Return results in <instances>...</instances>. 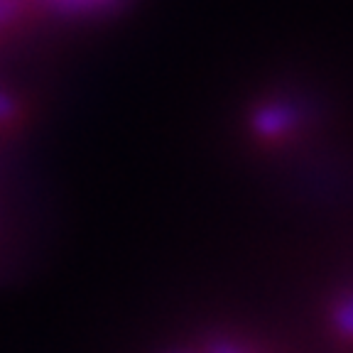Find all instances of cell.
Masks as SVG:
<instances>
[{"label": "cell", "mask_w": 353, "mask_h": 353, "mask_svg": "<svg viewBox=\"0 0 353 353\" xmlns=\"http://www.w3.org/2000/svg\"><path fill=\"white\" fill-rule=\"evenodd\" d=\"M61 3H66V6H74V8H81V6H86V3H96V0H61Z\"/></svg>", "instance_id": "1"}]
</instances>
